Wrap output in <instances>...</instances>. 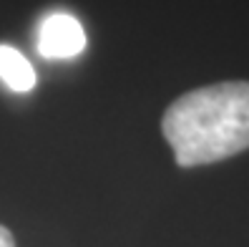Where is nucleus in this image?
<instances>
[{
	"mask_svg": "<svg viewBox=\"0 0 249 247\" xmlns=\"http://www.w3.org/2000/svg\"><path fill=\"white\" fill-rule=\"evenodd\" d=\"M161 132L179 167L214 164L249 149V83L229 81L177 98Z\"/></svg>",
	"mask_w": 249,
	"mask_h": 247,
	"instance_id": "obj_1",
	"label": "nucleus"
},
{
	"mask_svg": "<svg viewBox=\"0 0 249 247\" xmlns=\"http://www.w3.org/2000/svg\"><path fill=\"white\" fill-rule=\"evenodd\" d=\"M86 51V31L68 13H51L38 28V53L48 61H66Z\"/></svg>",
	"mask_w": 249,
	"mask_h": 247,
	"instance_id": "obj_2",
	"label": "nucleus"
},
{
	"mask_svg": "<svg viewBox=\"0 0 249 247\" xmlns=\"http://www.w3.org/2000/svg\"><path fill=\"white\" fill-rule=\"evenodd\" d=\"M0 81L16 94H28L36 86V68L31 61L5 43H0Z\"/></svg>",
	"mask_w": 249,
	"mask_h": 247,
	"instance_id": "obj_3",
	"label": "nucleus"
},
{
	"mask_svg": "<svg viewBox=\"0 0 249 247\" xmlns=\"http://www.w3.org/2000/svg\"><path fill=\"white\" fill-rule=\"evenodd\" d=\"M0 247H16V242H13V235L0 225Z\"/></svg>",
	"mask_w": 249,
	"mask_h": 247,
	"instance_id": "obj_4",
	"label": "nucleus"
}]
</instances>
